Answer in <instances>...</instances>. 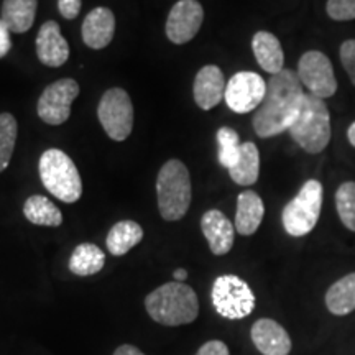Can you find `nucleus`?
Here are the masks:
<instances>
[{
    "mask_svg": "<svg viewBox=\"0 0 355 355\" xmlns=\"http://www.w3.org/2000/svg\"><path fill=\"white\" fill-rule=\"evenodd\" d=\"M304 91L296 71L283 69L266 83V94L254 114V130L260 139L286 132L298 114Z\"/></svg>",
    "mask_w": 355,
    "mask_h": 355,
    "instance_id": "f257e3e1",
    "label": "nucleus"
},
{
    "mask_svg": "<svg viewBox=\"0 0 355 355\" xmlns=\"http://www.w3.org/2000/svg\"><path fill=\"white\" fill-rule=\"evenodd\" d=\"M148 316L163 326H183L196 321L199 301L194 290L184 283L162 285L145 298Z\"/></svg>",
    "mask_w": 355,
    "mask_h": 355,
    "instance_id": "f03ea898",
    "label": "nucleus"
},
{
    "mask_svg": "<svg viewBox=\"0 0 355 355\" xmlns=\"http://www.w3.org/2000/svg\"><path fill=\"white\" fill-rule=\"evenodd\" d=\"M293 141L306 153L318 155L331 141V114L327 104L319 97L306 94L291 127L288 128Z\"/></svg>",
    "mask_w": 355,
    "mask_h": 355,
    "instance_id": "7ed1b4c3",
    "label": "nucleus"
},
{
    "mask_svg": "<svg viewBox=\"0 0 355 355\" xmlns=\"http://www.w3.org/2000/svg\"><path fill=\"white\" fill-rule=\"evenodd\" d=\"M157 198L159 214L165 220L183 219L191 206L193 188L188 168L180 159H170L157 176Z\"/></svg>",
    "mask_w": 355,
    "mask_h": 355,
    "instance_id": "20e7f679",
    "label": "nucleus"
},
{
    "mask_svg": "<svg viewBox=\"0 0 355 355\" xmlns=\"http://www.w3.org/2000/svg\"><path fill=\"white\" fill-rule=\"evenodd\" d=\"M38 171L48 193L60 201L73 204L83 196L81 175L63 150L50 148L43 152L38 162Z\"/></svg>",
    "mask_w": 355,
    "mask_h": 355,
    "instance_id": "39448f33",
    "label": "nucleus"
},
{
    "mask_svg": "<svg viewBox=\"0 0 355 355\" xmlns=\"http://www.w3.org/2000/svg\"><path fill=\"white\" fill-rule=\"evenodd\" d=\"M322 207V184L308 180L283 209V227L291 237H303L316 227Z\"/></svg>",
    "mask_w": 355,
    "mask_h": 355,
    "instance_id": "423d86ee",
    "label": "nucleus"
},
{
    "mask_svg": "<svg viewBox=\"0 0 355 355\" xmlns=\"http://www.w3.org/2000/svg\"><path fill=\"white\" fill-rule=\"evenodd\" d=\"M211 300L217 314L230 321L247 318L255 309V295L237 275H220L212 285Z\"/></svg>",
    "mask_w": 355,
    "mask_h": 355,
    "instance_id": "0eeeda50",
    "label": "nucleus"
},
{
    "mask_svg": "<svg viewBox=\"0 0 355 355\" xmlns=\"http://www.w3.org/2000/svg\"><path fill=\"white\" fill-rule=\"evenodd\" d=\"M97 117L110 140H127L133 128V104L127 91L121 87L107 89L101 97Z\"/></svg>",
    "mask_w": 355,
    "mask_h": 355,
    "instance_id": "6e6552de",
    "label": "nucleus"
},
{
    "mask_svg": "<svg viewBox=\"0 0 355 355\" xmlns=\"http://www.w3.org/2000/svg\"><path fill=\"white\" fill-rule=\"evenodd\" d=\"M300 81L309 94L326 101L337 92V79L331 60L324 53L306 51L298 63Z\"/></svg>",
    "mask_w": 355,
    "mask_h": 355,
    "instance_id": "1a4fd4ad",
    "label": "nucleus"
},
{
    "mask_svg": "<svg viewBox=\"0 0 355 355\" xmlns=\"http://www.w3.org/2000/svg\"><path fill=\"white\" fill-rule=\"evenodd\" d=\"M79 96V84L66 78L44 87L38 99L37 112L48 125H61L69 119L71 105Z\"/></svg>",
    "mask_w": 355,
    "mask_h": 355,
    "instance_id": "9d476101",
    "label": "nucleus"
},
{
    "mask_svg": "<svg viewBox=\"0 0 355 355\" xmlns=\"http://www.w3.org/2000/svg\"><path fill=\"white\" fill-rule=\"evenodd\" d=\"M266 94V83L254 71H241L229 79L224 101L235 114H248L257 110Z\"/></svg>",
    "mask_w": 355,
    "mask_h": 355,
    "instance_id": "9b49d317",
    "label": "nucleus"
},
{
    "mask_svg": "<svg viewBox=\"0 0 355 355\" xmlns=\"http://www.w3.org/2000/svg\"><path fill=\"white\" fill-rule=\"evenodd\" d=\"M204 20V8L198 0H180L170 10L166 37L171 43L184 44L196 37Z\"/></svg>",
    "mask_w": 355,
    "mask_h": 355,
    "instance_id": "f8f14e48",
    "label": "nucleus"
},
{
    "mask_svg": "<svg viewBox=\"0 0 355 355\" xmlns=\"http://www.w3.org/2000/svg\"><path fill=\"white\" fill-rule=\"evenodd\" d=\"M37 56L44 66L60 68L69 58V44L55 20H48L40 26L37 35Z\"/></svg>",
    "mask_w": 355,
    "mask_h": 355,
    "instance_id": "ddd939ff",
    "label": "nucleus"
},
{
    "mask_svg": "<svg viewBox=\"0 0 355 355\" xmlns=\"http://www.w3.org/2000/svg\"><path fill=\"white\" fill-rule=\"evenodd\" d=\"M225 79L219 66L207 64L198 71L194 79L193 94L198 107L202 110L214 109L225 94Z\"/></svg>",
    "mask_w": 355,
    "mask_h": 355,
    "instance_id": "4468645a",
    "label": "nucleus"
},
{
    "mask_svg": "<svg viewBox=\"0 0 355 355\" xmlns=\"http://www.w3.org/2000/svg\"><path fill=\"white\" fill-rule=\"evenodd\" d=\"M252 340L263 355H288L291 352V339L282 324L273 319H259L252 326Z\"/></svg>",
    "mask_w": 355,
    "mask_h": 355,
    "instance_id": "2eb2a0df",
    "label": "nucleus"
},
{
    "mask_svg": "<svg viewBox=\"0 0 355 355\" xmlns=\"http://www.w3.org/2000/svg\"><path fill=\"white\" fill-rule=\"evenodd\" d=\"M201 230L212 254L217 257L229 254L234 245L235 227L224 212L219 209L207 211L201 219Z\"/></svg>",
    "mask_w": 355,
    "mask_h": 355,
    "instance_id": "dca6fc26",
    "label": "nucleus"
},
{
    "mask_svg": "<svg viewBox=\"0 0 355 355\" xmlns=\"http://www.w3.org/2000/svg\"><path fill=\"white\" fill-rule=\"evenodd\" d=\"M83 42L92 50L109 46L115 33V17L107 7H96L83 21Z\"/></svg>",
    "mask_w": 355,
    "mask_h": 355,
    "instance_id": "f3484780",
    "label": "nucleus"
},
{
    "mask_svg": "<svg viewBox=\"0 0 355 355\" xmlns=\"http://www.w3.org/2000/svg\"><path fill=\"white\" fill-rule=\"evenodd\" d=\"M265 216L263 201L255 191H243L237 198L235 230L241 235H254Z\"/></svg>",
    "mask_w": 355,
    "mask_h": 355,
    "instance_id": "a211bd4d",
    "label": "nucleus"
},
{
    "mask_svg": "<svg viewBox=\"0 0 355 355\" xmlns=\"http://www.w3.org/2000/svg\"><path fill=\"white\" fill-rule=\"evenodd\" d=\"M252 51H254L257 63L260 68L273 74L283 71L285 64V53H283L279 40L270 32H257L252 38Z\"/></svg>",
    "mask_w": 355,
    "mask_h": 355,
    "instance_id": "6ab92c4d",
    "label": "nucleus"
},
{
    "mask_svg": "<svg viewBox=\"0 0 355 355\" xmlns=\"http://www.w3.org/2000/svg\"><path fill=\"white\" fill-rule=\"evenodd\" d=\"M38 0H3L2 20L13 33H25L32 28L37 17Z\"/></svg>",
    "mask_w": 355,
    "mask_h": 355,
    "instance_id": "aec40b11",
    "label": "nucleus"
},
{
    "mask_svg": "<svg viewBox=\"0 0 355 355\" xmlns=\"http://www.w3.org/2000/svg\"><path fill=\"white\" fill-rule=\"evenodd\" d=\"M144 239V229L135 220H121L109 230L105 245L114 257H122L139 245Z\"/></svg>",
    "mask_w": 355,
    "mask_h": 355,
    "instance_id": "412c9836",
    "label": "nucleus"
},
{
    "mask_svg": "<svg viewBox=\"0 0 355 355\" xmlns=\"http://www.w3.org/2000/svg\"><path fill=\"white\" fill-rule=\"evenodd\" d=\"M229 175L239 186H252L260 176V152L254 141L242 144L237 163L230 168Z\"/></svg>",
    "mask_w": 355,
    "mask_h": 355,
    "instance_id": "4be33fe9",
    "label": "nucleus"
},
{
    "mask_svg": "<svg viewBox=\"0 0 355 355\" xmlns=\"http://www.w3.org/2000/svg\"><path fill=\"white\" fill-rule=\"evenodd\" d=\"M326 306L336 316H345L355 309V273L337 279L326 293Z\"/></svg>",
    "mask_w": 355,
    "mask_h": 355,
    "instance_id": "5701e85b",
    "label": "nucleus"
},
{
    "mask_svg": "<svg viewBox=\"0 0 355 355\" xmlns=\"http://www.w3.org/2000/svg\"><path fill=\"white\" fill-rule=\"evenodd\" d=\"M105 265V254L94 243H81L74 248L69 259V270L78 277L99 273Z\"/></svg>",
    "mask_w": 355,
    "mask_h": 355,
    "instance_id": "b1692460",
    "label": "nucleus"
},
{
    "mask_svg": "<svg viewBox=\"0 0 355 355\" xmlns=\"http://www.w3.org/2000/svg\"><path fill=\"white\" fill-rule=\"evenodd\" d=\"M24 214L35 225L60 227L63 224V214L46 196H30L24 204Z\"/></svg>",
    "mask_w": 355,
    "mask_h": 355,
    "instance_id": "393cba45",
    "label": "nucleus"
},
{
    "mask_svg": "<svg viewBox=\"0 0 355 355\" xmlns=\"http://www.w3.org/2000/svg\"><path fill=\"white\" fill-rule=\"evenodd\" d=\"M17 133H19V125H17L15 117L8 112L0 114V173L10 163Z\"/></svg>",
    "mask_w": 355,
    "mask_h": 355,
    "instance_id": "a878e982",
    "label": "nucleus"
},
{
    "mask_svg": "<svg viewBox=\"0 0 355 355\" xmlns=\"http://www.w3.org/2000/svg\"><path fill=\"white\" fill-rule=\"evenodd\" d=\"M217 145H219V163L230 170L241 155L242 144L239 133L230 127H220L217 130Z\"/></svg>",
    "mask_w": 355,
    "mask_h": 355,
    "instance_id": "bb28decb",
    "label": "nucleus"
},
{
    "mask_svg": "<svg viewBox=\"0 0 355 355\" xmlns=\"http://www.w3.org/2000/svg\"><path fill=\"white\" fill-rule=\"evenodd\" d=\"M336 209L345 227L355 232V181H345L337 188Z\"/></svg>",
    "mask_w": 355,
    "mask_h": 355,
    "instance_id": "cd10ccee",
    "label": "nucleus"
},
{
    "mask_svg": "<svg viewBox=\"0 0 355 355\" xmlns=\"http://www.w3.org/2000/svg\"><path fill=\"white\" fill-rule=\"evenodd\" d=\"M326 12L336 21L355 20V0H327Z\"/></svg>",
    "mask_w": 355,
    "mask_h": 355,
    "instance_id": "c85d7f7f",
    "label": "nucleus"
},
{
    "mask_svg": "<svg viewBox=\"0 0 355 355\" xmlns=\"http://www.w3.org/2000/svg\"><path fill=\"white\" fill-rule=\"evenodd\" d=\"M339 58L340 63H343L345 73L350 79V83L354 84L355 87V40H345V42L340 44L339 50Z\"/></svg>",
    "mask_w": 355,
    "mask_h": 355,
    "instance_id": "c756f323",
    "label": "nucleus"
},
{
    "mask_svg": "<svg viewBox=\"0 0 355 355\" xmlns=\"http://www.w3.org/2000/svg\"><path fill=\"white\" fill-rule=\"evenodd\" d=\"M83 7V0H58V12L66 20H74Z\"/></svg>",
    "mask_w": 355,
    "mask_h": 355,
    "instance_id": "7c9ffc66",
    "label": "nucleus"
},
{
    "mask_svg": "<svg viewBox=\"0 0 355 355\" xmlns=\"http://www.w3.org/2000/svg\"><path fill=\"white\" fill-rule=\"evenodd\" d=\"M196 355H230L229 347L222 340H209L198 350Z\"/></svg>",
    "mask_w": 355,
    "mask_h": 355,
    "instance_id": "2f4dec72",
    "label": "nucleus"
},
{
    "mask_svg": "<svg viewBox=\"0 0 355 355\" xmlns=\"http://www.w3.org/2000/svg\"><path fill=\"white\" fill-rule=\"evenodd\" d=\"M12 48V40H10V30L3 24V20L0 19V60L8 55Z\"/></svg>",
    "mask_w": 355,
    "mask_h": 355,
    "instance_id": "473e14b6",
    "label": "nucleus"
},
{
    "mask_svg": "<svg viewBox=\"0 0 355 355\" xmlns=\"http://www.w3.org/2000/svg\"><path fill=\"white\" fill-rule=\"evenodd\" d=\"M114 355H145L141 352L140 349H137L135 345H128V344H123L121 347H117L115 350Z\"/></svg>",
    "mask_w": 355,
    "mask_h": 355,
    "instance_id": "72a5a7b5",
    "label": "nucleus"
},
{
    "mask_svg": "<svg viewBox=\"0 0 355 355\" xmlns=\"http://www.w3.org/2000/svg\"><path fill=\"white\" fill-rule=\"evenodd\" d=\"M173 277H175V282L184 283L186 278H188V272H186L184 268H178L176 272H175V275H173Z\"/></svg>",
    "mask_w": 355,
    "mask_h": 355,
    "instance_id": "f704fd0d",
    "label": "nucleus"
},
{
    "mask_svg": "<svg viewBox=\"0 0 355 355\" xmlns=\"http://www.w3.org/2000/svg\"><path fill=\"white\" fill-rule=\"evenodd\" d=\"M347 139H349V144L354 146L355 148V122L352 123V125L349 127V130H347Z\"/></svg>",
    "mask_w": 355,
    "mask_h": 355,
    "instance_id": "c9c22d12",
    "label": "nucleus"
}]
</instances>
